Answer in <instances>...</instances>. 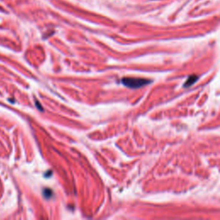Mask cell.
Instances as JSON below:
<instances>
[{
    "mask_svg": "<svg viewBox=\"0 0 220 220\" xmlns=\"http://www.w3.org/2000/svg\"><path fill=\"white\" fill-rule=\"evenodd\" d=\"M150 81L139 78H125L122 79V84L129 88H139L149 84Z\"/></svg>",
    "mask_w": 220,
    "mask_h": 220,
    "instance_id": "6da1fadb",
    "label": "cell"
},
{
    "mask_svg": "<svg viewBox=\"0 0 220 220\" xmlns=\"http://www.w3.org/2000/svg\"><path fill=\"white\" fill-rule=\"evenodd\" d=\"M197 79H198V78H197V77H194V76H193V77H190V78H189V79L186 82L185 86L187 87V86H189V85H191V84H193V83L197 80Z\"/></svg>",
    "mask_w": 220,
    "mask_h": 220,
    "instance_id": "7a4b0ae2",
    "label": "cell"
}]
</instances>
